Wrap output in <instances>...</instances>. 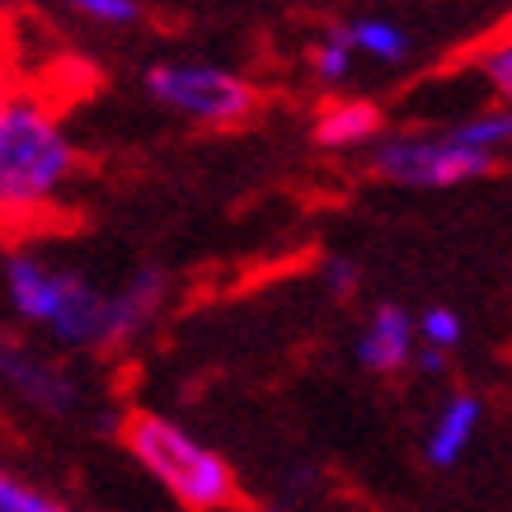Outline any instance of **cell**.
I'll return each mask as SVG.
<instances>
[{
	"label": "cell",
	"mask_w": 512,
	"mask_h": 512,
	"mask_svg": "<svg viewBox=\"0 0 512 512\" xmlns=\"http://www.w3.org/2000/svg\"><path fill=\"white\" fill-rule=\"evenodd\" d=\"M76 179V146L52 104L5 94L0 104V207L10 221L52 212Z\"/></svg>",
	"instance_id": "6da1fadb"
},
{
	"label": "cell",
	"mask_w": 512,
	"mask_h": 512,
	"mask_svg": "<svg viewBox=\"0 0 512 512\" xmlns=\"http://www.w3.org/2000/svg\"><path fill=\"white\" fill-rule=\"evenodd\" d=\"M127 456L137 461L165 494L188 512H226L240 503V480L217 447L193 437L184 423L165 419L156 409H132L118 423Z\"/></svg>",
	"instance_id": "7a4b0ae2"
},
{
	"label": "cell",
	"mask_w": 512,
	"mask_h": 512,
	"mask_svg": "<svg viewBox=\"0 0 512 512\" xmlns=\"http://www.w3.org/2000/svg\"><path fill=\"white\" fill-rule=\"evenodd\" d=\"M5 296L29 329H43L62 348H104L109 334V292H99L76 268L33 249L5 254Z\"/></svg>",
	"instance_id": "3957f363"
},
{
	"label": "cell",
	"mask_w": 512,
	"mask_h": 512,
	"mask_svg": "<svg viewBox=\"0 0 512 512\" xmlns=\"http://www.w3.org/2000/svg\"><path fill=\"white\" fill-rule=\"evenodd\" d=\"M494 165L498 156L475 151L456 127H447V132L409 127V132H390L372 146V174L400 188H451L466 184V179H480Z\"/></svg>",
	"instance_id": "277c9868"
},
{
	"label": "cell",
	"mask_w": 512,
	"mask_h": 512,
	"mask_svg": "<svg viewBox=\"0 0 512 512\" xmlns=\"http://www.w3.org/2000/svg\"><path fill=\"white\" fill-rule=\"evenodd\" d=\"M146 90L156 104L198 127H240L259 109V90L240 71L207 62H160L146 71Z\"/></svg>",
	"instance_id": "5b68a950"
},
{
	"label": "cell",
	"mask_w": 512,
	"mask_h": 512,
	"mask_svg": "<svg viewBox=\"0 0 512 512\" xmlns=\"http://www.w3.org/2000/svg\"><path fill=\"white\" fill-rule=\"evenodd\" d=\"M0 372H5V386L15 390L29 409H38V414L66 419V414L80 409L76 376L66 372L57 357L38 353L29 343H5V348H0Z\"/></svg>",
	"instance_id": "8992f818"
},
{
	"label": "cell",
	"mask_w": 512,
	"mask_h": 512,
	"mask_svg": "<svg viewBox=\"0 0 512 512\" xmlns=\"http://www.w3.org/2000/svg\"><path fill=\"white\" fill-rule=\"evenodd\" d=\"M419 320L404 306H376L357 334V367L372 376H400L419 357Z\"/></svg>",
	"instance_id": "52a82bcc"
},
{
	"label": "cell",
	"mask_w": 512,
	"mask_h": 512,
	"mask_svg": "<svg viewBox=\"0 0 512 512\" xmlns=\"http://www.w3.org/2000/svg\"><path fill=\"white\" fill-rule=\"evenodd\" d=\"M165 296H170L165 273H160V268H137L118 292H109V334H104V348H127V343H137L141 334L160 320Z\"/></svg>",
	"instance_id": "ba28073f"
},
{
	"label": "cell",
	"mask_w": 512,
	"mask_h": 512,
	"mask_svg": "<svg viewBox=\"0 0 512 512\" xmlns=\"http://www.w3.org/2000/svg\"><path fill=\"white\" fill-rule=\"evenodd\" d=\"M480 419H484V404L475 390H456L447 400L437 404L433 423H428V433H423V456H428V466L437 470H451L461 456L470 451L475 433H480Z\"/></svg>",
	"instance_id": "9c48e42d"
},
{
	"label": "cell",
	"mask_w": 512,
	"mask_h": 512,
	"mask_svg": "<svg viewBox=\"0 0 512 512\" xmlns=\"http://www.w3.org/2000/svg\"><path fill=\"white\" fill-rule=\"evenodd\" d=\"M381 109L372 99H329L325 109L315 113V141L325 151H357V146H376L381 141Z\"/></svg>",
	"instance_id": "30bf717a"
},
{
	"label": "cell",
	"mask_w": 512,
	"mask_h": 512,
	"mask_svg": "<svg viewBox=\"0 0 512 512\" xmlns=\"http://www.w3.org/2000/svg\"><path fill=\"white\" fill-rule=\"evenodd\" d=\"M348 29V38H353L357 57H372V62H404L409 57V33L400 29V24H390V19H353V24H343Z\"/></svg>",
	"instance_id": "8fae6325"
},
{
	"label": "cell",
	"mask_w": 512,
	"mask_h": 512,
	"mask_svg": "<svg viewBox=\"0 0 512 512\" xmlns=\"http://www.w3.org/2000/svg\"><path fill=\"white\" fill-rule=\"evenodd\" d=\"M456 132L475 146V151H489V156H508L512 151V104H494V109L470 113L466 123H456Z\"/></svg>",
	"instance_id": "7c38bea8"
},
{
	"label": "cell",
	"mask_w": 512,
	"mask_h": 512,
	"mask_svg": "<svg viewBox=\"0 0 512 512\" xmlns=\"http://www.w3.org/2000/svg\"><path fill=\"white\" fill-rule=\"evenodd\" d=\"M357 62V47L353 38H348V29H329L320 43L311 47V76L320 80V85H339V80H348V71H353Z\"/></svg>",
	"instance_id": "4fadbf2b"
},
{
	"label": "cell",
	"mask_w": 512,
	"mask_h": 512,
	"mask_svg": "<svg viewBox=\"0 0 512 512\" xmlns=\"http://www.w3.org/2000/svg\"><path fill=\"white\" fill-rule=\"evenodd\" d=\"M0 512H71L38 484L19 480V475H0Z\"/></svg>",
	"instance_id": "5bb4252c"
},
{
	"label": "cell",
	"mask_w": 512,
	"mask_h": 512,
	"mask_svg": "<svg viewBox=\"0 0 512 512\" xmlns=\"http://www.w3.org/2000/svg\"><path fill=\"white\" fill-rule=\"evenodd\" d=\"M475 62H480V76L489 80V90H494L503 104H512V38L489 43Z\"/></svg>",
	"instance_id": "9a60e30c"
},
{
	"label": "cell",
	"mask_w": 512,
	"mask_h": 512,
	"mask_svg": "<svg viewBox=\"0 0 512 512\" xmlns=\"http://www.w3.org/2000/svg\"><path fill=\"white\" fill-rule=\"evenodd\" d=\"M419 339L451 353V348L461 343V315L451 311V306H428V311L419 315Z\"/></svg>",
	"instance_id": "2e32d148"
},
{
	"label": "cell",
	"mask_w": 512,
	"mask_h": 512,
	"mask_svg": "<svg viewBox=\"0 0 512 512\" xmlns=\"http://www.w3.org/2000/svg\"><path fill=\"white\" fill-rule=\"evenodd\" d=\"M62 5L85 15L90 24H109V29H123L137 19V0H62Z\"/></svg>",
	"instance_id": "e0dca14e"
},
{
	"label": "cell",
	"mask_w": 512,
	"mask_h": 512,
	"mask_svg": "<svg viewBox=\"0 0 512 512\" xmlns=\"http://www.w3.org/2000/svg\"><path fill=\"white\" fill-rule=\"evenodd\" d=\"M320 278L329 282V292H334V296H348L357 287V268L343 264V259H329V264L320 268Z\"/></svg>",
	"instance_id": "ac0fdd59"
},
{
	"label": "cell",
	"mask_w": 512,
	"mask_h": 512,
	"mask_svg": "<svg viewBox=\"0 0 512 512\" xmlns=\"http://www.w3.org/2000/svg\"><path fill=\"white\" fill-rule=\"evenodd\" d=\"M414 367L428 376L447 372V348H433V343H419V357H414Z\"/></svg>",
	"instance_id": "d6986e66"
}]
</instances>
